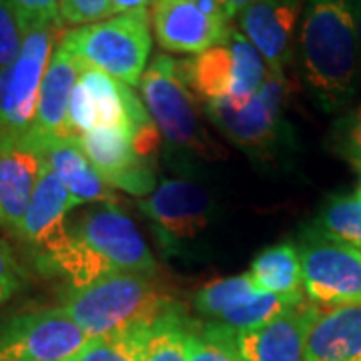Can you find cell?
<instances>
[{"instance_id": "cell-1", "label": "cell", "mask_w": 361, "mask_h": 361, "mask_svg": "<svg viewBox=\"0 0 361 361\" xmlns=\"http://www.w3.org/2000/svg\"><path fill=\"white\" fill-rule=\"evenodd\" d=\"M297 68L323 113H339L355 99L361 51L353 0H305L297 30Z\"/></svg>"}, {"instance_id": "cell-2", "label": "cell", "mask_w": 361, "mask_h": 361, "mask_svg": "<svg viewBox=\"0 0 361 361\" xmlns=\"http://www.w3.org/2000/svg\"><path fill=\"white\" fill-rule=\"evenodd\" d=\"M68 243L44 275L82 287L111 273H157V261L141 231L115 203H101L66 223Z\"/></svg>"}, {"instance_id": "cell-3", "label": "cell", "mask_w": 361, "mask_h": 361, "mask_svg": "<svg viewBox=\"0 0 361 361\" xmlns=\"http://www.w3.org/2000/svg\"><path fill=\"white\" fill-rule=\"evenodd\" d=\"M171 303L155 273H111L82 287H66L59 307L94 339L155 322Z\"/></svg>"}, {"instance_id": "cell-4", "label": "cell", "mask_w": 361, "mask_h": 361, "mask_svg": "<svg viewBox=\"0 0 361 361\" xmlns=\"http://www.w3.org/2000/svg\"><path fill=\"white\" fill-rule=\"evenodd\" d=\"M139 87L142 104L171 155L187 161H209L219 155L217 145L211 141L201 125L195 94L183 82L175 59L169 54H157L142 73Z\"/></svg>"}, {"instance_id": "cell-5", "label": "cell", "mask_w": 361, "mask_h": 361, "mask_svg": "<svg viewBox=\"0 0 361 361\" xmlns=\"http://www.w3.org/2000/svg\"><path fill=\"white\" fill-rule=\"evenodd\" d=\"M61 44L85 66L135 87L141 82L153 49L151 16L147 8H137L109 20L77 26L66 30Z\"/></svg>"}, {"instance_id": "cell-6", "label": "cell", "mask_w": 361, "mask_h": 361, "mask_svg": "<svg viewBox=\"0 0 361 361\" xmlns=\"http://www.w3.org/2000/svg\"><path fill=\"white\" fill-rule=\"evenodd\" d=\"M177 71L201 103L243 104L269 77L265 59L239 28L205 52L177 61Z\"/></svg>"}, {"instance_id": "cell-7", "label": "cell", "mask_w": 361, "mask_h": 361, "mask_svg": "<svg viewBox=\"0 0 361 361\" xmlns=\"http://www.w3.org/2000/svg\"><path fill=\"white\" fill-rule=\"evenodd\" d=\"M289 97L285 73H271L255 97L243 104L201 103L205 116L253 159H271L283 137V111Z\"/></svg>"}, {"instance_id": "cell-8", "label": "cell", "mask_w": 361, "mask_h": 361, "mask_svg": "<svg viewBox=\"0 0 361 361\" xmlns=\"http://www.w3.org/2000/svg\"><path fill=\"white\" fill-rule=\"evenodd\" d=\"M303 267V289L310 303L322 310L360 305L361 253L313 225H305L297 237Z\"/></svg>"}, {"instance_id": "cell-9", "label": "cell", "mask_w": 361, "mask_h": 361, "mask_svg": "<svg viewBox=\"0 0 361 361\" xmlns=\"http://www.w3.org/2000/svg\"><path fill=\"white\" fill-rule=\"evenodd\" d=\"M87 334L61 307L23 311L0 322V361H73Z\"/></svg>"}, {"instance_id": "cell-10", "label": "cell", "mask_w": 361, "mask_h": 361, "mask_svg": "<svg viewBox=\"0 0 361 361\" xmlns=\"http://www.w3.org/2000/svg\"><path fill=\"white\" fill-rule=\"evenodd\" d=\"M165 253H185L211 225L213 201L193 179H165L139 203Z\"/></svg>"}, {"instance_id": "cell-11", "label": "cell", "mask_w": 361, "mask_h": 361, "mask_svg": "<svg viewBox=\"0 0 361 361\" xmlns=\"http://www.w3.org/2000/svg\"><path fill=\"white\" fill-rule=\"evenodd\" d=\"M151 123L153 118L130 87L104 75L103 71L82 68L68 111L73 137L97 129L137 130Z\"/></svg>"}, {"instance_id": "cell-12", "label": "cell", "mask_w": 361, "mask_h": 361, "mask_svg": "<svg viewBox=\"0 0 361 361\" xmlns=\"http://www.w3.org/2000/svg\"><path fill=\"white\" fill-rule=\"evenodd\" d=\"M61 26L28 30L14 63L0 71V135L32 129L42 77Z\"/></svg>"}, {"instance_id": "cell-13", "label": "cell", "mask_w": 361, "mask_h": 361, "mask_svg": "<svg viewBox=\"0 0 361 361\" xmlns=\"http://www.w3.org/2000/svg\"><path fill=\"white\" fill-rule=\"evenodd\" d=\"M193 307L205 322L223 325L231 331H247L297 307V303L261 291L249 273H243L203 285L195 293Z\"/></svg>"}, {"instance_id": "cell-14", "label": "cell", "mask_w": 361, "mask_h": 361, "mask_svg": "<svg viewBox=\"0 0 361 361\" xmlns=\"http://www.w3.org/2000/svg\"><path fill=\"white\" fill-rule=\"evenodd\" d=\"M75 201L65 185L44 163L37 189L28 203L25 219L16 235L30 247L35 263L40 273H47L54 257L68 243V213L75 209Z\"/></svg>"}, {"instance_id": "cell-15", "label": "cell", "mask_w": 361, "mask_h": 361, "mask_svg": "<svg viewBox=\"0 0 361 361\" xmlns=\"http://www.w3.org/2000/svg\"><path fill=\"white\" fill-rule=\"evenodd\" d=\"M133 137L135 130L130 129H97L77 137V141L111 189L147 197L157 187L155 163L139 155Z\"/></svg>"}, {"instance_id": "cell-16", "label": "cell", "mask_w": 361, "mask_h": 361, "mask_svg": "<svg viewBox=\"0 0 361 361\" xmlns=\"http://www.w3.org/2000/svg\"><path fill=\"white\" fill-rule=\"evenodd\" d=\"M42 167V145L32 130L0 135V225L18 231Z\"/></svg>"}, {"instance_id": "cell-17", "label": "cell", "mask_w": 361, "mask_h": 361, "mask_svg": "<svg viewBox=\"0 0 361 361\" xmlns=\"http://www.w3.org/2000/svg\"><path fill=\"white\" fill-rule=\"evenodd\" d=\"M319 310L313 303H303L255 329L231 331L221 327L245 361H303L311 323Z\"/></svg>"}, {"instance_id": "cell-18", "label": "cell", "mask_w": 361, "mask_h": 361, "mask_svg": "<svg viewBox=\"0 0 361 361\" xmlns=\"http://www.w3.org/2000/svg\"><path fill=\"white\" fill-rule=\"evenodd\" d=\"M303 0H255L237 14L239 30L261 52L271 73L293 61V35Z\"/></svg>"}, {"instance_id": "cell-19", "label": "cell", "mask_w": 361, "mask_h": 361, "mask_svg": "<svg viewBox=\"0 0 361 361\" xmlns=\"http://www.w3.org/2000/svg\"><path fill=\"white\" fill-rule=\"evenodd\" d=\"M151 25L161 49L193 56L223 42L233 28L203 13L195 0H155Z\"/></svg>"}, {"instance_id": "cell-20", "label": "cell", "mask_w": 361, "mask_h": 361, "mask_svg": "<svg viewBox=\"0 0 361 361\" xmlns=\"http://www.w3.org/2000/svg\"><path fill=\"white\" fill-rule=\"evenodd\" d=\"M85 65L73 52L59 42L52 51L47 73L42 77L39 92L37 115L32 123V133L39 139H61L73 137L68 127V111L73 90Z\"/></svg>"}, {"instance_id": "cell-21", "label": "cell", "mask_w": 361, "mask_h": 361, "mask_svg": "<svg viewBox=\"0 0 361 361\" xmlns=\"http://www.w3.org/2000/svg\"><path fill=\"white\" fill-rule=\"evenodd\" d=\"M40 145L44 153V163L65 185L75 205L115 203L113 189L104 183L99 171L90 165V161L78 145L77 137L40 139Z\"/></svg>"}, {"instance_id": "cell-22", "label": "cell", "mask_w": 361, "mask_h": 361, "mask_svg": "<svg viewBox=\"0 0 361 361\" xmlns=\"http://www.w3.org/2000/svg\"><path fill=\"white\" fill-rule=\"evenodd\" d=\"M303 361H361V303L319 310Z\"/></svg>"}, {"instance_id": "cell-23", "label": "cell", "mask_w": 361, "mask_h": 361, "mask_svg": "<svg viewBox=\"0 0 361 361\" xmlns=\"http://www.w3.org/2000/svg\"><path fill=\"white\" fill-rule=\"evenodd\" d=\"M249 277L265 293L283 297L297 305L305 303L303 267L297 245L291 241L261 251L251 263Z\"/></svg>"}, {"instance_id": "cell-24", "label": "cell", "mask_w": 361, "mask_h": 361, "mask_svg": "<svg viewBox=\"0 0 361 361\" xmlns=\"http://www.w3.org/2000/svg\"><path fill=\"white\" fill-rule=\"evenodd\" d=\"M153 322L137 323L115 334L89 339L73 361H145Z\"/></svg>"}, {"instance_id": "cell-25", "label": "cell", "mask_w": 361, "mask_h": 361, "mask_svg": "<svg viewBox=\"0 0 361 361\" xmlns=\"http://www.w3.org/2000/svg\"><path fill=\"white\" fill-rule=\"evenodd\" d=\"M189 315L179 303H171L151 325L145 361H187Z\"/></svg>"}, {"instance_id": "cell-26", "label": "cell", "mask_w": 361, "mask_h": 361, "mask_svg": "<svg viewBox=\"0 0 361 361\" xmlns=\"http://www.w3.org/2000/svg\"><path fill=\"white\" fill-rule=\"evenodd\" d=\"M311 225L361 253V197L357 193L329 197Z\"/></svg>"}, {"instance_id": "cell-27", "label": "cell", "mask_w": 361, "mask_h": 361, "mask_svg": "<svg viewBox=\"0 0 361 361\" xmlns=\"http://www.w3.org/2000/svg\"><path fill=\"white\" fill-rule=\"evenodd\" d=\"M187 361H245L233 348L217 323L191 322L187 325Z\"/></svg>"}, {"instance_id": "cell-28", "label": "cell", "mask_w": 361, "mask_h": 361, "mask_svg": "<svg viewBox=\"0 0 361 361\" xmlns=\"http://www.w3.org/2000/svg\"><path fill=\"white\" fill-rule=\"evenodd\" d=\"M329 145L337 155L361 173V106L343 113L331 125Z\"/></svg>"}, {"instance_id": "cell-29", "label": "cell", "mask_w": 361, "mask_h": 361, "mask_svg": "<svg viewBox=\"0 0 361 361\" xmlns=\"http://www.w3.org/2000/svg\"><path fill=\"white\" fill-rule=\"evenodd\" d=\"M4 2L13 8L25 35L28 30L42 26H63L61 0H4Z\"/></svg>"}, {"instance_id": "cell-30", "label": "cell", "mask_w": 361, "mask_h": 361, "mask_svg": "<svg viewBox=\"0 0 361 361\" xmlns=\"http://www.w3.org/2000/svg\"><path fill=\"white\" fill-rule=\"evenodd\" d=\"M113 14V0H61V23L85 26Z\"/></svg>"}, {"instance_id": "cell-31", "label": "cell", "mask_w": 361, "mask_h": 361, "mask_svg": "<svg viewBox=\"0 0 361 361\" xmlns=\"http://www.w3.org/2000/svg\"><path fill=\"white\" fill-rule=\"evenodd\" d=\"M25 42V30L13 8L0 0V71L14 63Z\"/></svg>"}, {"instance_id": "cell-32", "label": "cell", "mask_w": 361, "mask_h": 361, "mask_svg": "<svg viewBox=\"0 0 361 361\" xmlns=\"http://www.w3.org/2000/svg\"><path fill=\"white\" fill-rule=\"evenodd\" d=\"M26 269L14 255L13 247L0 239V303L16 295L26 285Z\"/></svg>"}, {"instance_id": "cell-33", "label": "cell", "mask_w": 361, "mask_h": 361, "mask_svg": "<svg viewBox=\"0 0 361 361\" xmlns=\"http://www.w3.org/2000/svg\"><path fill=\"white\" fill-rule=\"evenodd\" d=\"M155 0H113V13H129L137 8H147L149 4H153Z\"/></svg>"}, {"instance_id": "cell-34", "label": "cell", "mask_w": 361, "mask_h": 361, "mask_svg": "<svg viewBox=\"0 0 361 361\" xmlns=\"http://www.w3.org/2000/svg\"><path fill=\"white\" fill-rule=\"evenodd\" d=\"M221 2H223V6H225L227 14H229L233 20H235V18H237V14L241 13L243 8H247L251 2H255V0H221Z\"/></svg>"}, {"instance_id": "cell-35", "label": "cell", "mask_w": 361, "mask_h": 361, "mask_svg": "<svg viewBox=\"0 0 361 361\" xmlns=\"http://www.w3.org/2000/svg\"><path fill=\"white\" fill-rule=\"evenodd\" d=\"M353 14H355V26H357V39H360L361 51V0H353Z\"/></svg>"}, {"instance_id": "cell-36", "label": "cell", "mask_w": 361, "mask_h": 361, "mask_svg": "<svg viewBox=\"0 0 361 361\" xmlns=\"http://www.w3.org/2000/svg\"><path fill=\"white\" fill-rule=\"evenodd\" d=\"M357 195H360V197H361V180H360V189H357Z\"/></svg>"}]
</instances>
